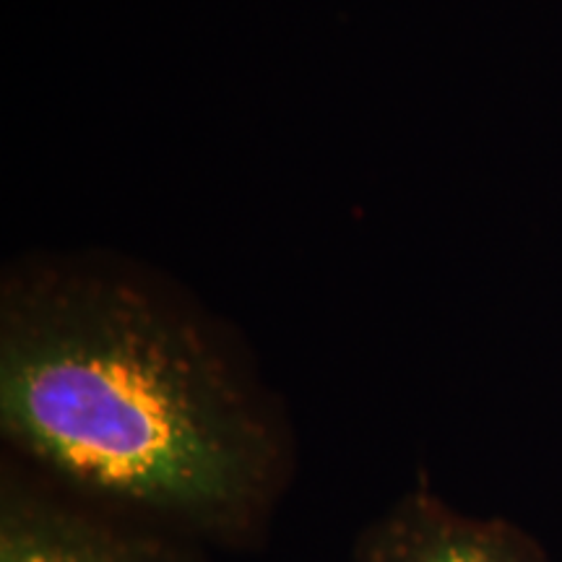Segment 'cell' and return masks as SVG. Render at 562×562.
<instances>
[{
    "label": "cell",
    "mask_w": 562,
    "mask_h": 562,
    "mask_svg": "<svg viewBox=\"0 0 562 562\" xmlns=\"http://www.w3.org/2000/svg\"><path fill=\"white\" fill-rule=\"evenodd\" d=\"M0 562H206L199 542L83 501L16 461L0 476Z\"/></svg>",
    "instance_id": "obj_2"
},
{
    "label": "cell",
    "mask_w": 562,
    "mask_h": 562,
    "mask_svg": "<svg viewBox=\"0 0 562 562\" xmlns=\"http://www.w3.org/2000/svg\"><path fill=\"white\" fill-rule=\"evenodd\" d=\"M355 562H552L505 518L456 510L430 490L406 492L360 533Z\"/></svg>",
    "instance_id": "obj_3"
},
{
    "label": "cell",
    "mask_w": 562,
    "mask_h": 562,
    "mask_svg": "<svg viewBox=\"0 0 562 562\" xmlns=\"http://www.w3.org/2000/svg\"><path fill=\"white\" fill-rule=\"evenodd\" d=\"M0 427L63 490L193 542L261 537L294 467L235 334L154 273L79 252L3 277Z\"/></svg>",
    "instance_id": "obj_1"
}]
</instances>
